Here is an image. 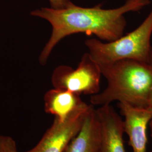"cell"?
Here are the masks:
<instances>
[{
    "instance_id": "obj_11",
    "label": "cell",
    "mask_w": 152,
    "mask_h": 152,
    "mask_svg": "<svg viewBox=\"0 0 152 152\" xmlns=\"http://www.w3.org/2000/svg\"><path fill=\"white\" fill-rule=\"evenodd\" d=\"M50 7L54 9H61L65 8L72 3L71 0H48Z\"/></svg>"
},
{
    "instance_id": "obj_1",
    "label": "cell",
    "mask_w": 152,
    "mask_h": 152,
    "mask_svg": "<svg viewBox=\"0 0 152 152\" xmlns=\"http://www.w3.org/2000/svg\"><path fill=\"white\" fill-rule=\"evenodd\" d=\"M151 2L147 0H126L122 5L104 9L102 4L82 7L73 2L61 9L41 7L31 11V15L43 19L51 24L52 32L45 45L39 61L45 65L53 49L67 36L76 33L95 35L105 42L113 41L124 35L127 13L140 11Z\"/></svg>"
},
{
    "instance_id": "obj_12",
    "label": "cell",
    "mask_w": 152,
    "mask_h": 152,
    "mask_svg": "<svg viewBox=\"0 0 152 152\" xmlns=\"http://www.w3.org/2000/svg\"><path fill=\"white\" fill-rule=\"evenodd\" d=\"M148 64L149 65V66L151 67L152 69V48L151 50V54H150V56H149V61Z\"/></svg>"
},
{
    "instance_id": "obj_14",
    "label": "cell",
    "mask_w": 152,
    "mask_h": 152,
    "mask_svg": "<svg viewBox=\"0 0 152 152\" xmlns=\"http://www.w3.org/2000/svg\"><path fill=\"white\" fill-rule=\"evenodd\" d=\"M149 128H150V130H151V136L152 139V119L151 120V121L149 122ZM151 152H152V151Z\"/></svg>"
},
{
    "instance_id": "obj_8",
    "label": "cell",
    "mask_w": 152,
    "mask_h": 152,
    "mask_svg": "<svg viewBox=\"0 0 152 152\" xmlns=\"http://www.w3.org/2000/svg\"><path fill=\"white\" fill-rule=\"evenodd\" d=\"M80 96L66 90L54 87L45 94V112L54 115L55 118L60 121H65L72 114L88 106Z\"/></svg>"
},
{
    "instance_id": "obj_9",
    "label": "cell",
    "mask_w": 152,
    "mask_h": 152,
    "mask_svg": "<svg viewBox=\"0 0 152 152\" xmlns=\"http://www.w3.org/2000/svg\"><path fill=\"white\" fill-rule=\"evenodd\" d=\"M100 127L96 109L90 105L81 128L64 152H99Z\"/></svg>"
},
{
    "instance_id": "obj_15",
    "label": "cell",
    "mask_w": 152,
    "mask_h": 152,
    "mask_svg": "<svg viewBox=\"0 0 152 152\" xmlns=\"http://www.w3.org/2000/svg\"><path fill=\"white\" fill-rule=\"evenodd\" d=\"M147 1H149V2H152V0H147Z\"/></svg>"
},
{
    "instance_id": "obj_4",
    "label": "cell",
    "mask_w": 152,
    "mask_h": 152,
    "mask_svg": "<svg viewBox=\"0 0 152 152\" xmlns=\"http://www.w3.org/2000/svg\"><path fill=\"white\" fill-rule=\"evenodd\" d=\"M102 76L100 65L88 53L82 55L76 68L68 65L56 67L51 76L54 88L64 89L79 95H94L100 89Z\"/></svg>"
},
{
    "instance_id": "obj_2",
    "label": "cell",
    "mask_w": 152,
    "mask_h": 152,
    "mask_svg": "<svg viewBox=\"0 0 152 152\" xmlns=\"http://www.w3.org/2000/svg\"><path fill=\"white\" fill-rule=\"evenodd\" d=\"M107 86L92 95L91 104L102 106L117 101L140 107H148L152 88V69L147 63L123 60L100 66Z\"/></svg>"
},
{
    "instance_id": "obj_5",
    "label": "cell",
    "mask_w": 152,
    "mask_h": 152,
    "mask_svg": "<svg viewBox=\"0 0 152 152\" xmlns=\"http://www.w3.org/2000/svg\"><path fill=\"white\" fill-rule=\"evenodd\" d=\"M87 108L72 114L65 121L55 118L52 125L40 141L32 149L26 152H64L72 139L80 130Z\"/></svg>"
},
{
    "instance_id": "obj_7",
    "label": "cell",
    "mask_w": 152,
    "mask_h": 152,
    "mask_svg": "<svg viewBox=\"0 0 152 152\" xmlns=\"http://www.w3.org/2000/svg\"><path fill=\"white\" fill-rule=\"evenodd\" d=\"M100 127L99 152H127L124 135V122L109 104L96 109Z\"/></svg>"
},
{
    "instance_id": "obj_10",
    "label": "cell",
    "mask_w": 152,
    "mask_h": 152,
    "mask_svg": "<svg viewBox=\"0 0 152 152\" xmlns=\"http://www.w3.org/2000/svg\"><path fill=\"white\" fill-rule=\"evenodd\" d=\"M0 152H18L15 141L10 136L0 135Z\"/></svg>"
},
{
    "instance_id": "obj_13",
    "label": "cell",
    "mask_w": 152,
    "mask_h": 152,
    "mask_svg": "<svg viewBox=\"0 0 152 152\" xmlns=\"http://www.w3.org/2000/svg\"><path fill=\"white\" fill-rule=\"evenodd\" d=\"M149 105L152 108V88L150 94V96H149Z\"/></svg>"
},
{
    "instance_id": "obj_3",
    "label": "cell",
    "mask_w": 152,
    "mask_h": 152,
    "mask_svg": "<svg viewBox=\"0 0 152 152\" xmlns=\"http://www.w3.org/2000/svg\"><path fill=\"white\" fill-rule=\"evenodd\" d=\"M152 8L141 24L132 32L113 41L88 39L85 44L92 59L100 66L123 60L148 63L152 46Z\"/></svg>"
},
{
    "instance_id": "obj_6",
    "label": "cell",
    "mask_w": 152,
    "mask_h": 152,
    "mask_svg": "<svg viewBox=\"0 0 152 152\" xmlns=\"http://www.w3.org/2000/svg\"><path fill=\"white\" fill-rule=\"evenodd\" d=\"M121 113L124 117V131L129 138L134 152H147V129L152 119V108L140 107L127 103H119Z\"/></svg>"
}]
</instances>
